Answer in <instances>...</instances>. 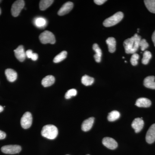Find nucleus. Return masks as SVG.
Masks as SVG:
<instances>
[{
	"label": "nucleus",
	"instance_id": "1",
	"mask_svg": "<svg viewBox=\"0 0 155 155\" xmlns=\"http://www.w3.org/2000/svg\"><path fill=\"white\" fill-rule=\"evenodd\" d=\"M141 37L135 34L133 36L130 38L125 40L123 43L125 53L126 54H134L137 51L139 47Z\"/></svg>",
	"mask_w": 155,
	"mask_h": 155
},
{
	"label": "nucleus",
	"instance_id": "2",
	"mask_svg": "<svg viewBox=\"0 0 155 155\" xmlns=\"http://www.w3.org/2000/svg\"><path fill=\"white\" fill-rule=\"evenodd\" d=\"M41 134L43 137L49 139H54L58 135V128L52 125H45L42 129Z\"/></svg>",
	"mask_w": 155,
	"mask_h": 155
},
{
	"label": "nucleus",
	"instance_id": "3",
	"mask_svg": "<svg viewBox=\"0 0 155 155\" xmlns=\"http://www.w3.org/2000/svg\"><path fill=\"white\" fill-rule=\"evenodd\" d=\"M124 17V14L122 12H118L113 16L107 18L103 22L104 26L107 27H111L118 24Z\"/></svg>",
	"mask_w": 155,
	"mask_h": 155
},
{
	"label": "nucleus",
	"instance_id": "4",
	"mask_svg": "<svg viewBox=\"0 0 155 155\" xmlns=\"http://www.w3.org/2000/svg\"><path fill=\"white\" fill-rule=\"evenodd\" d=\"M39 40L41 43L43 44H54L55 43L56 39L54 35L52 32L48 31H45L39 35Z\"/></svg>",
	"mask_w": 155,
	"mask_h": 155
},
{
	"label": "nucleus",
	"instance_id": "5",
	"mask_svg": "<svg viewBox=\"0 0 155 155\" xmlns=\"http://www.w3.org/2000/svg\"><path fill=\"white\" fill-rule=\"evenodd\" d=\"M24 6L25 2L23 0L15 1L11 8V12L12 16L14 17H18L22 9L24 8Z\"/></svg>",
	"mask_w": 155,
	"mask_h": 155
},
{
	"label": "nucleus",
	"instance_id": "6",
	"mask_svg": "<svg viewBox=\"0 0 155 155\" xmlns=\"http://www.w3.org/2000/svg\"><path fill=\"white\" fill-rule=\"evenodd\" d=\"M21 147L17 145H10L2 147L1 150L3 153L8 154L18 153L21 151Z\"/></svg>",
	"mask_w": 155,
	"mask_h": 155
},
{
	"label": "nucleus",
	"instance_id": "7",
	"mask_svg": "<svg viewBox=\"0 0 155 155\" xmlns=\"http://www.w3.org/2000/svg\"><path fill=\"white\" fill-rule=\"evenodd\" d=\"M32 122V115L30 113L27 112L23 114L20 121L22 128L24 129H28L31 126Z\"/></svg>",
	"mask_w": 155,
	"mask_h": 155
},
{
	"label": "nucleus",
	"instance_id": "8",
	"mask_svg": "<svg viewBox=\"0 0 155 155\" xmlns=\"http://www.w3.org/2000/svg\"><path fill=\"white\" fill-rule=\"evenodd\" d=\"M102 143L104 146L110 150H115L118 147V143L114 139L106 137L103 139Z\"/></svg>",
	"mask_w": 155,
	"mask_h": 155
},
{
	"label": "nucleus",
	"instance_id": "9",
	"mask_svg": "<svg viewBox=\"0 0 155 155\" xmlns=\"http://www.w3.org/2000/svg\"><path fill=\"white\" fill-rule=\"evenodd\" d=\"M144 124V121L141 118H136L131 124V127L135 130V133H137L142 130Z\"/></svg>",
	"mask_w": 155,
	"mask_h": 155
},
{
	"label": "nucleus",
	"instance_id": "10",
	"mask_svg": "<svg viewBox=\"0 0 155 155\" xmlns=\"http://www.w3.org/2000/svg\"><path fill=\"white\" fill-rule=\"evenodd\" d=\"M15 57L20 62H23L26 58V54L22 45H19L17 49L14 50Z\"/></svg>",
	"mask_w": 155,
	"mask_h": 155
},
{
	"label": "nucleus",
	"instance_id": "11",
	"mask_svg": "<svg viewBox=\"0 0 155 155\" xmlns=\"http://www.w3.org/2000/svg\"><path fill=\"white\" fill-rule=\"evenodd\" d=\"M146 140L150 144L155 141V124L152 125L148 130L146 136Z\"/></svg>",
	"mask_w": 155,
	"mask_h": 155
},
{
	"label": "nucleus",
	"instance_id": "12",
	"mask_svg": "<svg viewBox=\"0 0 155 155\" xmlns=\"http://www.w3.org/2000/svg\"><path fill=\"white\" fill-rule=\"evenodd\" d=\"M73 8V3L72 2H67L64 4L61 9L58 11V14L59 16H64L70 12Z\"/></svg>",
	"mask_w": 155,
	"mask_h": 155
},
{
	"label": "nucleus",
	"instance_id": "13",
	"mask_svg": "<svg viewBox=\"0 0 155 155\" xmlns=\"http://www.w3.org/2000/svg\"><path fill=\"white\" fill-rule=\"evenodd\" d=\"M94 121V117H91L84 120L81 125V129L84 131L90 130L93 125Z\"/></svg>",
	"mask_w": 155,
	"mask_h": 155
},
{
	"label": "nucleus",
	"instance_id": "14",
	"mask_svg": "<svg viewBox=\"0 0 155 155\" xmlns=\"http://www.w3.org/2000/svg\"><path fill=\"white\" fill-rule=\"evenodd\" d=\"M135 105L139 107H149L151 105V102L146 98H140L137 100Z\"/></svg>",
	"mask_w": 155,
	"mask_h": 155
},
{
	"label": "nucleus",
	"instance_id": "15",
	"mask_svg": "<svg viewBox=\"0 0 155 155\" xmlns=\"http://www.w3.org/2000/svg\"><path fill=\"white\" fill-rule=\"evenodd\" d=\"M5 74L7 77V79L10 82H14L17 80V72L14 70V69H6Z\"/></svg>",
	"mask_w": 155,
	"mask_h": 155
},
{
	"label": "nucleus",
	"instance_id": "16",
	"mask_svg": "<svg viewBox=\"0 0 155 155\" xmlns=\"http://www.w3.org/2000/svg\"><path fill=\"white\" fill-rule=\"evenodd\" d=\"M155 77L154 76H148L145 78L143 84L147 88L155 89Z\"/></svg>",
	"mask_w": 155,
	"mask_h": 155
},
{
	"label": "nucleus",
	"instance_id": "17",
	"mask_svg": "<svg viewBox=\"0 0 155 155\" xmlns=\"http://www.w3.org/2000/svg\"><path fill=\"white\" fill-rule=\"evenodd\" d=\"M55 78L51 75H49L46 76L41 81V84L44 87H48L52 85L55 82Z\"/></svg>",
	"mask_w": 155,
	"mask_h": 155
},
{
	"label": "nucleus",
	"instance_id": "18",
	"mask_svg": "<svg viewBox=\"0 0 155 155\" xmlns=\"http://www.w3.org/2000/svg\"><path fill=\"white\" fill-rule=\"evenodd\" d=\"M106 43L108 46V49L110 53H113L116 50V41L115 38L110 37L106 40Z\"/></svg>",
	"mask_w": 155,
	"mask_h": 155
},
{
	"label": "nucleus",
	"instance_id": "19",
	"mask_svg": "<svg viewBox=\"0 0 155 155\" xmlns=\"http://www.w3.org/2000/svg\"><path fill=\"white\" fill-rule=\"evenodd\" d=\"M93 49L96 53L94 55L95 60L97 63H100L101 60L102 54L101 50L97 44H94L93 45Z\"/></svg>",
	"mask_w": 155,
	"mask_h": 155
},
{
	"label": "nucleus",
	"instance_id": "20",
	"mask_svg": "<svg viewBox=\"0 0 155 155\" xmlns=\"http://www.w3.org/2000/svg\"><path fill=\"white\" fill-rule=\"evenodd\" d=\"M35 25L39 28H43L45 27L47 24V22L45 18L42 17H38L35 19Z\"/></svg>",
	"mask_w": 155,
	"mask_h": 155
},
{
	"label": "nucleus",
	"instance_id": "21",
	"mask_svg": "<svg viewBox=\"0 0 155 155\" xmlns=\"http://www.w3.org/2000/svg\"><path fill=\"white\" fill-rule=\"evenodd\" d=\"M53 0H42L40 2L39 8L41 11H45L54 2Z\"/></svg>",
	"mask_w": 155,
	"mask_h": 155
},
{
	"label": "nucleus",
	"instance_id": "22",
	"mask_svg": "<svg viewBox=\"0 0 155 155\" xmlns=\"http://www.w3.org/2000/svg\"><path fill=\"white\" fill-rule=\"evenodd\" d=\"M144 2L148 11L155 14V0H145Z\"/></svg>",
	"mask_w": 155,
	"mask_h": 155
},
{
	"label": "nucleus",
	"instance_id": "23",
	"mask_svg": "<svg viewBox=\"0 0 155 155\" xmlns=\"http://www.w3.org/2000/svg\"><path fill=\"white\" fill-rule=\"evenodd\" d=\"M94 78L87 75H84L81 78V83L85 86L91 85L94 82Z\"/></svg>",
	"mask_w": 155,
	"mask_h": 155
},
{
	"label": "nucleus",
	"instance_id": "24",
	"mask_svg": "<svg viewBox=\"0 0 155 155\" xmlns=\"http://www.w3.org/2000/svg\"><path fill=\"white\" fill-rule=\"evenodd\" d=\"M120 114L118 111H112L108 114L107 119L110 122H114L120 118Z\"/></svg>",
	"mask_w": 155,
	"mask_h": 155
},
{
	"label": "nucleus",
	"instance_id": "25",
	"mask_svg": "<svg viewBox=\"0 0 155 155\" xmlns=\"http://www.w3.org/2000/svg\"><path fill=\"white\" fill-rule=\"evenodd\" d=\"M67 52L66 51H63L55 57L53 61L55 63H60L61 61H64V59H66L67 58Z\"/></svg>",
	"mask_w": 155,
	"mask_h": 155
},
{
	"label": "nucleus",
	"instance_id": "26",
	"mask_svg": "<svg viewBox=\"0 0 155 155\" xmlns=\"http://www.w3.org/2000/svg\"><path fill=\"white\" fill-rule=\"evenodd\" d=\"M152 58V54L150 52L146 51L143 53V58L142 60V63L144 65L148 64L150 60Z\"/></svg>",
	"mask_w": 155,
	"mask_h": 155
},
{
	"label": "nucleus",
	"instance_id": "27",
	"mask_svg": "<svg viewBox=\"0 0 155 155\" xmlns=\"http://www.w3.org/2000/svg\"><path fill=\"white\" fill-rule=\"evenodd\" d=\"M77 91L75 89H71L68 91L65 94V97L67 99L71 98L72 97L75 96L77 95Z\"/></svg>",
	"mask_w": 155,
	"mask_h": 155
},
{
	"label": "nucleus",
	"instance_id": "28",
	"mask_svg": "<svg viewBox=\"0 0 155 155\" xmlns=\"http://www.w3.org/2000/svg\"><path fill=\"white\" fill-rule=\"evenodd\" d=\"M139 55L136 53L133 54L130 58V63L132 66H137L138 64V60L139 59Z\"/></svg>",
	"mask_w": 155,
	"mask_h": 155
},
{
	"label": "nucleus",
	"instance_id": "29",
	"mask_svg": "<svg viewBox=\"0 0 155 155\" xmlns=\"http://www.w3.org/2000/svg\"><path fill=\"white\" fill-rule=\"evenodd\" d=\"M139 47H140L141 51H144L148 48L149 44L147 42L146 39H141L140 42Z\"/></svg>",
	"mask_w": 155,
	"mask_h": 155
},
{
	"label": "nucleus",
	"instance_id": "30",
	"mask_svg": "<svg viewBox=\"0 0 155 155\" xmlns=\"http://www.w3.org/2000/svg\"><path fill=\"white\" fill-rule=\"evenodd\" d=\"M33 53L32 50H27V51H26V52H25L26 57H27L28 58H31V56H32Z\"/></svg>",
	"mask_w": 155,
	"mask_h": 155
},
{
	"label": "nucleus",
	"instance_id": "31",
	"mask_svg": "<svg viewBox=\"0 0 155 155\" xmlns=\"http://www.w3.org/2000/svg\"><path fill=\"white\" fill-rule=\"evenodd\" d=\"M106 2H107L106 0H94V3H95L97 5H103V4H104V3Z\"/></svg>",
	"mask_w": 155,
	"mask_h": 155
},
{
	"label": "nucleus",
	"instance_id": "32",
	"mask_svg": "<svg viewBox=\"0 0 155 155\" xmlns=\"http://www.w3.org/2000/svg\"><path fill=\"white\" fill-rule=\"evenodd\" d=\"M31 59L33 61H36L38 59V55L36 53H33Z\"/></svg>",
	"mask_w": 155,
	"mask_h": 155
},
{
	"label": "nucleus",
	"instance_id": "33",
	"mask_svg": "<svg viewBox=\"0 0 155 155\" xmlns=\"http://www.w3.org/2000/svg\"><path fill=\"white\" fill-rule=\"evenodd\" d=\"M6 137V133L4 131L0 130V140L4 139Z\"/></svg>",
	"mask_w": 155,
	"mask_h": 155
},
{
	"label": "nucleus",
	"instance_id": "34",
	"mask_svg": "<svg viewBox=\"0 0 155 155\" xmlns=\"http://www.w3.org/2000/svg\"><path fill=\"white\" fill-rule=\"evenodd\" d=\"M152 39L154 45L155 47V31L153 34L152 36Z\"/></svg>",
	"mask_w": 155,
	"mask_h": 155
},
{
	"label": "nucleus",
	"instance_id": "35",
	"mask_svg": "<svg viewBox=\"0 0 155 155\" xmlns=\"http://www.w3.org/2000/svg\"><path fill=\"white\" fill-rule=\"evenodd\" d=\"M3 110H4V108H3V107H2V106L0 105V113L2 112Z\"/></svg>",
	"mask_w": 155,
	"mask_h": 155
},
{
	"label": "nucleus",
	"instance_id": "36",
	"mask_svg": "<svg viewBox=\"0 0 155 155\" xmlns=\"http://www.w3.org/2000/svg\"><path fill=\"white\" fill-rule=\"evenodd\" d=\"M1 9H0V15H1Z\"/></svg>",
	"mask_w": 155,
	"mask_h": 155
},
{
	"label": "nucleus",
	"instance_id": "37",
	"mask_svg": "<svg viewBox=\"0 0 155 155\" xmlns=\"http://www.w3.org/2000/svg\"><path fill=\"white\" fill-rule=\"evenodd\" d=\"M123 58V59H125V58H124V57H123V58Z\"/></svg>",
	"mask_w": 155,
	"mask_h": 155
},
{
	"label": "nucleus",
	"instance_id": "38",
	"mask_svg": "<svg viewBox=\"0 0 155 155\" xmlns=\"http://www.w3.org/2000/svg\"><path fill=\"white\" fill-rule=\"evenodd\" d=\"M2 2V1H0V3H1V2Z\"/></svg>",
	"mask_w": 155,
	"mask_h": 155
},
{
	"label": "nucleus",
	"instance_id": "39",
	"mask_svg": "<svg viewBox=\"0 0 155 155\" xmlns=\"http://www.w3.org/2000/svg\"><path fill=\"white\" fill-rule=\"evenodd\" d=\"M89 155V154H87V155Z\"/></svg>",
	"mask_w": 155,
	"mask_h": 155
},
{
	"label": "nucleus",
	"instance_id": "40",
	"mask_svg": "<svg viewBox=\"0 0 155 155\" xmlns=\"http://www.w3.org/2000/svg\"></svg>",
	"mask_w": 155,
	"mask_h": 155
}]
</instances>
